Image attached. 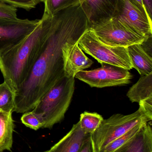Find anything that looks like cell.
I'll use <instances>...</instances> for the list:
<instances>
[{
    "instance_id": "21",
    "label": "cell",
    "mask_w": 152,
    "mask_h": 152,
    "mask_svg": "<svg viewBox=\"0 0 152 152\" xmlns=\"http://www.w3.org/2000/svg\"><path fill=\"white\" fill-rule=\"evenodd\" d=\"M21 122L27 127L35 130L43 128V123L42 119L33 111L25 113L21 117Z\"/></svg>"
},
{
    "instance_id": "22",
    "label": "cell",
    "mask_w": 152,
    "mask_h": 152,
    "mask_svg": "<svg viewBox=\"0 0 152 152\" xmlns=\"http://www.w3.org/2000/svg\"><path fill=\"white\" fill-rule=\"evenodd\" d=\"M0 2L15 8H21L29 11L42 2L41 0H0Z\"/></svg>"
},
{
    "instance_id": "3",
    "label": "cell",
    "mask_w": 152,
    "mask_h": 152,
    "mask_svg": "<svg viewBox=\"0 0 152 152\" xmlns=\"http://www.w3.org/2000/svg\"><path fill=\"white\" fill-rule=\"evenodd\" d=\"M75 90V77L64 76L42 96L32 111L42 119L43 128L51 129L64 119Z\"/></svg>"
},
{
    "instance_id": "2",
    "label": "cell",
    "mask_w": 152,
    "mask_h": 152,
    "mask_svg": "<svg viewBox=\"0 0 152 152\" xmlns=\"http://www.w3.org/2000/svg\"><path fill=\"white\" fill-rule=\"evenodd\" d=\"M52 17L43 15L35 30L17 45L0 53L4 82L16 93L27 77L50 28Z\"/></svg>"
},
{
    "instance_id": "27",
    "label": "cell",
    "mask_w": 152,
    "mask_h": 152,
    "mask_svg": "<svg viewBox=\"0 0 152 152\" xmlns=\"http://www.w3.org/2000/svg\"><path fill=\"white\" fill-rule=\"evenodd\" d=\"M137 2L139 3L141 5L143 6V7H145V6L142 0H136Z\"/></svg>"
},
{
    "instance_id": "23",
    "label": "cell",
    "mask_w": 152,
    "mask_h": 152,
    "mask_svg": "<svg viewBox=\"0 0 152 152\" xmlns=\"http://www.w3.org/2000/svg\"><path fill=\"white\" fill-rule=\"evenodd\" d=\"M17 9L15 7L0 2V18L17 19Z\"/></svg>"
},
{
    "instance_id": "13",
    "label": "cell",
    "mask_w": 152,
    "mask_h": 152,
    "mask_svg": "<svg viewBox=\"0 0 152 152\" xmlns=\"http://www.w3.org/2000/svg\"><path fill=\"white\" fill-rule=\"evenodd\" d=\"M114 152H152V127L149 121L132 140Z\"/></svg>"
},
{
    "instance_id": "8",
    "label": "cell",
    "mask_w": 152,
    "mask_h": 152,
    "mask_svg": "<svg viewBox=\"0 0 152 152\" xmlns=\"http://www.w3.org/2000/svg\"><path fill=\"white\" fill-rule=\"evenodd\" d=\"M99 68L83 70L75 77L85 82L91 87L101 88L129 84L132 75L127 69L108 64H101Z\"/></svg>"
},
{
    "instance_id": "14",
    "label": "cell",
    "mask_w": 152,
    "mask_h": 152,
    "mask_svg": "<svg viewBox=\"0 0 152 152\" xmlns=\"http://www.w3.org/2000/svg\"><path fill=\"white\" fill-rule=\"evenodd\" d=\"M142 44L130 45L127 50L133 68L143 76L152 73V58Z\"/></svg>"
},
{
    "instance_id": "12",
    "label": "cell",
    "mask_w": 152,
    "mask_h": 152,
    "mask_svg": "<svg viewBox=\"0 0 152 152\" xmlns=\"http://www.w3.org/2000/svg\"><path fill=\"white\" fill-rule=\"evenodd\" d=\"M81 128L79 121L73 125L70 131L57 143L49 152H79L87 137Z\"/></svg>"
},
{
    "instance_id": "28",
    "label": "cell",
    "mask_w": 152,
    "mask_h": 152,
    "mask_svg": "<svg viewBox=\"0 0 152 152\" xmlns=\"http://www.w3.org/2000/svg\"><path fill=\"white\" fill-rule=\"evenodd\" d=\"M49 152V151H46L44 152Z\"/></svg>"
},
{
    "instance_id": "9",
    "label": "cell",
    "mask_w": 152,
    "mask_h": 152,
    "mask_svg": "<svg viewBox=\"0 0 152 152\" xmlns=\"http://www.w3.org/2000/svg\"><path fill=\"white\" fill-rule=\"evenodd\" d=\"M40 20L0 18V53L17 45L31 34Z\"/></svg>"
},
{
    "instance_id": "10",
    "label": "cell",
    "mask_w": 152,
    "mask_h": 152,
    "mask_svg": "<svg viewBox=\"0 0 152 152\" xmlns=\"http://www.w3.org/2000/svg\"><path fill=\"white\" fill-rule=\"evenodd\" d=\"M78 42L67 43L62 48L64 76L67 77H75L78 73L90 67L93 63L80 49Z\"/></svg>"
},
{
    "instance_id": "26",
    "label": "cell",
    "mask_w": 152,
    "mask_h": 152,
    "mask_svg": "<svg viewBox=\"0 0 152 152\" xmlns=\"http://www.w3.org/2000/svg\"><path fill=\"white\" fill-rule=\"evenodd\" d=\"M146 10L152 19V0H142Z\"/></svg>"
},
{
    "instance_id": "7",
    "label": "cell",
    "mask_w": 152,
    "mask_h": 152,
    "mask_svg": "<svg viewBox=\"0 0 152 152\" xmlns=\"http://www.w3.org/2000/svg\"><path fill=\"white\" fill-rule=\"evenodd\" d=\"M89 29L101 42L113 47L127 48L133 45L142 43L148 39L135 33L114 18Z\"/></svg>"
},
{
    "instance_id": "20",
    "label": "cell",
    "mask_w": 152,
    "mask_h": 152,
    "mask_svg": "<svg viewBox=\"0 0 152 152\" xmlns=\"http://www.w3.org/2000/svg\"><path fill=\"white\" fill-rule=\"evenodd\" d=\"M147 123H142L136 126L125 134L109 143L101 152H114L134 138Z\"/></svg>"
},
{
    "instance_id": "5",
    "label": "cell",
    "mask_w": 152,
    "mask_h": 152,
    "mask_svg": "<svg viewBox=\"0 0 152 152\" xmlns=\"http://www.w3.org/2000/svg\"><path fill=\"white\" fill-rule=\"evenodd\" d=\"M78 45L82 50L101 64H109L128 70L133 68L127 48L104 44L89 29L79 39Z\"/></svg>"
},
{
    "instance_id": "19",
    "label": "cell",
    "mask_w": 152,
    "mask_h": 152,
    "mask_svg": "<svg viewBox=\"0 0 152 152\" xmlns=\"http://www.w3.org/2000/svg\"><path fill=\"white\" fill-rule=\"evenodd\" d=\"M15 93L4 82L0 84V110L12 113L15 108Z\"/></svg>"
},
{
    "instance_id": "11",
    "label": "cell",
    "mask_w": 152,
    "mask_h": 152,
    "mask_svg": "<svg viewBox=\"0 0 152 152\" xmlns=\"http://www.w3.org/2000/svg\"><path fill=\"white\" fill-rule=\"evenodd\" d=\"M116 2L117 0H79L88 20L89 29L112 18Z\"/></svg>"
},
{
    "instance_id": "25",
    "label": "cell",
    "mask_w": 152,
    "mask_h": 152,
    "mask_svg": "<svg viewBox=\"0 0 152 152\" xmlns=\"http://www.w3.org/2000/svg\"><path fill=\"white\" fill-rule=\"evenodd\" d=\"M79 152H96L92 135L87 137Z\"/></svg>"
},
{
    "instance_id": "17",
    "label": "cell",
    "mask_w": 152,
    "mask_h": 152,
    "mask_svg": "<svg viewBox=\"0 0 152 152\" xmlns=\"http://www.w3.org/2000/svg\"><path fill=\"white\" fill-rule=\"evenodd\" d=\"M103 120L102 116L96 113L85 111L80 114L79 122L81 128L86 134L92 135Z\"/></svg>"
},
{
    "instance_id": "16",
    "label": "cell",
    "mask_w": 152,
    "mask_h": 152,
    "mask_svg": "<svg viewBox=\"0 0 152 152\" xmlns=\"http://www.w3.org/2000/svg\"><path fill=\"white\" fill-rule=\"evenodd\" d=\"M127 96L132 102H139L152 96V73L143 76L128 92Z\"/></svg>"
},
{
    "instance_id": "24",
    "label": "cell",
    "mask_w": 152,
    "mask_h": 152,
    "mask_svg": "<svg viewBox=\"0 0 152 152\" xmlns=\"http://www.w3.org/2000/svg\"><path fill=\"white\" fill-rule=\"evenodd\" d=\"M139 108L143 112L147 118L152 120V96L139 102Z\"/></svg>"
},
{
    "instance_id": "4",
    "label": "cell",
    "mask_w": 152,
    "mask_h": 152,
    "mask_svg": "<svg viewBox=\"0 0 152 152\" xmlns=\"http://www.w3.org/2000/svg\"><path fill=\"white\" fill-rule=\"evenodd\" d=\"M149 121H151L140 108L132 114L117 113L104 119L92 135L96 152H101L109 143L136 126Z\"/></svg>"
},
{
    "instance_id": "6",
    "label": "cell",
    "mask_w": 152,
    "mask_h": 152,
    "mask_svg": "<svg viewBox=\"0 0 152 152\" xmlns=\"http://www.w3.org/2000/svg\"><path fill=\"white\" fill-rule=\"evenodd\" d=\"M115 18L145 38L152 37V19L146 10L136 0H117Z\"/></svg>"
},
{
    "instance_id": "18",
    "label": "cell",
    "mask_w": 152,
    "mask_h": 152,
    "mask_svg": "<svg viewBox=\"0 0 152 152\" xmlns=\"http://www.w3.org/2000/svg\"><path fill=\"white\" fill-rule=\"evenodd\" d=\"M44 4L43 15L52 17L62 10L80 4L79 0H41Z\"/></svg>"
},
{
    "instance_id": "15",
    "label": "cell",
    "mask_w": 152,
    "mask_h": 152,
    "mask_svg": "<svg viewBox=\"0 0 152 152\" xmlns=\"http://www.w3.org/2000/svg\"><path fill=\"white\" fill-rule=\"evenodd\" d=\"M12 113L0 110V152L11 151L14 128Z\"/></svg>"
},
{
    "instance_id": "1",
    "label": "cell",
    "mask_w": 152,
    "mask_h": 152,
    "mask_svg": "<svg viewBox=\"0 0 152 152\" xmlns=\"http://www.w3.org/2000/svg\"><path fill=\"white\" fill-rule=\"evenodd\" d=\"M88 29V20L80 4L52 17L38 56L27 77L15 93L13 112L22 113L33 110L42 96L64 77L63 45L78 42Z\"/></svg>"
}]
</instances>
